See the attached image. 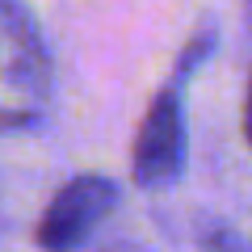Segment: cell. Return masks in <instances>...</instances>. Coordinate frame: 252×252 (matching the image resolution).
<instances>
[{
	"instance_id": "cell-1",
	"label": "cell",
	"mask_w": 252,
	"mask_h": 252,
	"mask_svg": "<svg viewBox=\"0 0 252 252\" xmlns=\"http://www.w3.org/2000/svg\"><path fill=\"white\" fill-rule=\"evenodd\" d=\"M51 101V55L38 26L13 0H0V135L26 130Z\"/></svg>"
},
{
	"instance_id": "cell-3",
	"label": "cell",
	"mask_w": 252,
	"mask_h": 252,
	"mask_svg": "<svg viewBox=\"0 0 252 252\" xmlns=\"http://www.w3.org/2000/svg\"><path fill=\"white\" fill-rule=\"evenodd\" d=\"M181 168H185V105H181V80H172L152 97L139 122L130 147V177L139 189H164L181 177Z\"/></svg>"
},
{
	"instance_id": "cell-2",
	"label": "cell",
	"mask_w": 252,
	"mask_h": 252,
	"mask_svg": "<svg viewBox=\"0 0 252 252\" xmlns=\"http://www.w3.org/2000/svg\"><path fill=\"white\" fill-rule=\"evenodd\" d=\"M114 206H118V185L109 177H101V172H80V177L63 181L34 227L38 248L42 252H76L114 215Z\"/></svg>"
},
{
	"instance_id": "cell-6",
	"label": "cell",
	"mask_w": 252,
	"mask_h": 252,
	"mask_svg": "<svg viewBox=\"0 0 252 252\" xmlns=\"http://www.w3.org/2000/svg\"><path fill=\"white\" fill-rule=\"evenodd\" d=\"M248 13H252V0H248Z\"/></svg>"
},
{
	"instance_id": "cell-5",
	"label": "cell",
	"mask_w": 252,
	"mask_h": 252,
	"mask_svg": "<svg viewBox=\"0 0 252 252\" xmlns=\"http://www.w3.org/2000/svg\"><path fill=\"white\" fill-rule=\"evenodd\" d=\"M114 252H143V248H114Z\"/></svg>"
},
{
	"instance_id": "cell-4",
	"label": "cell",
	"mask_w": 252,
	"mask_h": 252,
	"mask_svg": "<svg viewBox=\"0 0 252 252\" xmlns=\"http://www.w3.org/2000/svg\"><path fill=\"white\" fill-rule=\"evenodd\" d=\"M244 139L252 147V76H248V97H244Z\"/></svg>"
}]
</instances>
